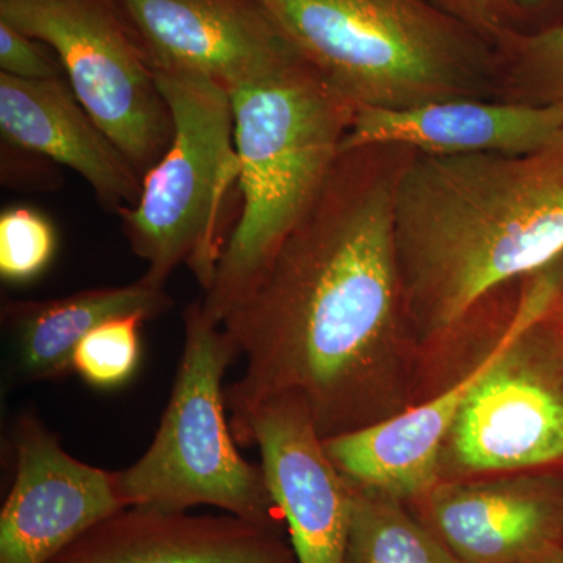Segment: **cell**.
<instances>
[{"mask_svg":"<svg viewBox=\"0 0 563 563\" xmlns=\"http://www.w3.org/2000/svg\"><path fill=\"white\" fill-rule=\"evenodd\" d=\"M152 73L187 74L229 91L298 52L251 0H114Z\"/></svg>","mask_w":563,"mask_h":563,"instance_id":"cell-11","label":"cell"},{"mask_svg":"<svg viewBox=\"0 0 563 563\" xmlns=\"http://www.w3.org/2000/svg\"><path fill=\"white\" fill-rule=\"evenodd\" d=\"M0 131L10 146L79 174L110 213L121 214L140 199L143 177L62 79L0 73Z\"/></svg>","mask_w":563,"mask_h":563,"instance_id":"cell-15","label":"cell"},{"mask_svg":"<svg viewBox=\"0 0 563 563\" xmlns=\"http://www.w3.org/2000/svg\"><path fill=\"white\" fill-rule=\"evenodd\" d=\"M36 41L0 21V73L24 80L62 79L60 60L52 58Z\"/></svg>","mask_w":563,"mask_h":563,"instance_id":"cell-21","label":"cell"},{"mask_svg":"<svg viewBox=\"0 0 563 563\" xmlns=\"http://www.w3.org/2000/svg\"><path fill=\"white\" fill-rule=\"evenodd\" d=\"M109 0H0V21L52 47L69 88L143 174L173 122L154 73Z\"/></svg>","mask_w":563,"mask_h":563,"instance_id":"cell-8","label":"cell"},{"mask_svg":"<svg viewBox=\"0 0 563 563\" xmlns=\"http://www.w3.org/2000/svg\"><path fill=\"white\" fill-rule=\"evenodd\" d=\"M233 439L257 444L296 563H344L351 487L312 418L295 399H268L232 418Z\"/></svg>","mask_w":563,"mask_h":563,"instance_id":"cell-9","label":"cell"},{"mask_svg":"<svg viewBox=\"0 0 563 563\" xmlns=\"http://www.w3.org/2000/svg\"><path fill=\"white\" fill-rule=\"evenodd\" d=\"M526 563H563V543L551 544Z\"/></svg>","mask_w":563,"mask_h":563,"instance_id":"cell-23","label":"cell"},{"mask_svg":"<svg viewBox=\"0 0 563 563\" xmlns=\"http://www.w3.org/2000/svg\"><path fill=\"white\" fill-rule=\"evenodd\" d=\"M242 210L202 309L221 325L328 184L357 107L301 55L231 91Z\"/></svg>","mask_w":563,"mask_h":563,"instance_id":"cell-3","label":"cell"},{"mask_svg":"<svg viewBox=\"0 0 563 563\" xmlns=\"http://www.w3.org/2000/svg\"><path fill=\"white\" fill-rule=\"evenodd\" d=\"M57 251L54 224L31 207H13L0 214V276L11 284L38 277Z\"/></svg>","mask_w":563,"mask_h":563,"instance_id":"cell-20","label":"cell"},{"mask_svg":"<svg viewBox=\"0 0 563 563\" xmlns=\"http://www.w3.org/2000/svg\"><path fill=\"white\" fill-rule=\"evenodd\" d=\"M49 563H296L287 533L235 515L131 506Z\"/></svg>","mask_w":563,"mask_h":563,"instance_id":"cell-13","label":"cell"},{"mask_svg":"<svg viewBox=\"0 0 563 563\" xmlns=\"http://www.w3.org/2000/svg\"><path fill=\"white\" fill-rule=\"evenodd\" d=\"M184 351L154 442L118 473L128 507L190 510L213 506L268 528L285 526L262 465L236 451L222 379L240 357L202 301L184 312Z\"/></svg>","mask_w":563,"mask_h":563,"instance_id":"cell-5","label":"cell"},{"mask_svg":"<svg viewBox=\"0 0 563 563\" xmlns=\"http://www.w3.org/2000/svg\"><path fill=\"white\" fill-rule=\"evenodd\" d=\"M16 470L0 512V563H49L128 507L118 473L77 461L32 413L14 428Z\"/></svg>","mask_w":563,"mask_h":563,"instance_id":"cell-10","label":"cell"},{"mask_svg":"<svg viewBox=\"0 0 563 563\" xmlns=\"http://www.w3.org/2000/svg\"><path fill=\"white\" fill-rule=\"evenodd\" d=\"M498 99L563 107V24L496 46Z\"/></svg>","mask_w":563,"mask_h":563,"instance_id":"cell-18","label":"cell"},{"mask_svg":"<svg viewBox=\"0 0 563 563\" xmlns=\"http://www.w3.org/2000/svg\"><path fill=\"white\" fill-rule=\"evenodd\" d=\"M543 0H512L514 7H533Z\"/></svg>","mask_w":563,"mask_h":563,"instance_id":"cell-25","label":"cell"},{"mask_svg":"<svg viewBox=\"0 0 563 563\" xmlns=\"http://www.w3.org/2000/svg\"><path fill=\"white\" fill-rule=\"evenodd\" d=\"M563 257L525 280L512 333L466 395L444 440L439 483L563 473Z\"/></svg>","mask_w":563,"mask_h":563,"instance_id":"cell-7","label":"cell"},{"mask_svg":"<svg viewBox=\"0 0 563 563\" xmlns=\"http://www.w3.org/2000/svg\"><path fill=\"white\" fill-rule=\"evenodd\" d=\"M357 109L498 98L495 47L429 0H251Z\"/></svg>","mask_w":563,"mask_h":563,"instance_id":"cell-4","label":"cell"},{"mask_svg":"<svg viewBox=\"0 0 563 563\" xmlns=\"http://www.w3.org/2000/svg\"><path fill=\"white\" fill-rule=\"evenodd\" d=\"M350 487L344 563H459L407 503L351 483Z\"/></svg>","mask_w":563,"mask_h":563,"instance_id":"cell-17","label":"cell"},{"mask_svg":"<svg viewBox=\"0 0 563 563\" xmlns=\"http://www.w3.org/2000/svg\"><path fill=\"white\" fill-rule=\"evenodd\" d=\"M448 16L461 22L490 46L499 43L512 31V0H429Z\"/></svg>","mask_w":563,"mask_h":563,"instance_id":"cell-22","label":"cell"},{"mask_svg":"<svg viewBox=\"0 0 563 563\" xmlns=\"http://www.w3.org/2000/svg\"><path fill=\"white\" fill-rule=\"evenodd\" d=\"M172 306L165 288L140 279L125 287L79 291L51 301H11L2 313L18 374L29 383H38L62 379L74 372V352L102 322L125 314L152 320Z\"/></svg>","mask_w":563,"mask_h":563,"instance_id":"cell-16","label":"cell"},{"mask_svg":"<svg viewBox=\"0 0 563 563\" xmlns=\"http://www.w3.org/2000/svg\"><path fill=\"white\" fill-rule=\"evenodd\" d=\"M412 152H342L312 209L221 322L246 362L225 390L231 420L287 396L329 440L420 402L422 354L395 244L396 187Z\"/></svg>","mask_w":563,"mask_h":563,"instance_id":"cell-1","label":"cell"},{"mask_svg":"<svg viewBox=\"0 0 563 563\" xmlns=\"http://www.w3.org/2000/svg\"><path fill=\"white\" fill-rule=\"evenodd\" d=\"M147 318L125 314L111 318L81 340L73 369L92 387L114 388L128 383L140 362V328Z\"/></svg>","mask_w":563,"mask_h":563,"instance_id":"cell-19","label":"cell"},{"mask_svg":"<svg viewBox=\"0 0 563 563\" xmlns=\"http://www.w3.org/2000/svg\"><path fill=\"white\" fill-rule=\"evenodd\" d=\"M553 312L555 318L562 322L563 325V276L561 284H559L558 295H555Z\"/></svg>","mask_w":563,"mask_h":563,"instance_id":"cell-24","label":"cell"},{"mask_svg":"<svg viewBox=\"0 0 563 563\" xmlns=\"http://www.w3.org/2000/svg\"><path fill=\"white\" fill-rule=\"evenodd\" d=\"M563 136V107L461 98L407 110L357 109L342 152L402 146L426 155H523Z\"/></svg>","mask_w":563,"mask_h":563,"instance_id":"cell-14","label":"cell"},{"mask_svg":"<svg viewBox=\"0 0 563 563\" xmlns=\"http://www.w3.org/2000/svg\"><path fill=\"white\" fill-rule=\"evenodd\" d=\"M407 506L459 563H526L563 543V473L443 481Z\"/></svg>","mask_w":563,"mask_h":563,"instance_id":"cell-12","label":"cell"},{"mask_svg":"<svg viewBox=\"0 0 563 563\" xmlns=\"http://www.w3.org/2000/svg\"><path fill=\"white\" fill-rule=\"evenodd\" d=\"M154 76L172 114V140L143 174L139 201L120 214L122 231L147 262L146 284L165 288L187 263L209 291L225 246L222 206L240 177L231 91L206 77Z\"/></svg>","mask_w":563,"mask_h":563,"instance_id":"cell-6","label":"cell"},{"mask_svg":"<svg viewBox=\"0 0 563 563\" xmlns=\"http://www.w3.org/2000/svg\"><path fill=\"white\" fill-rule=\"evenodd\" d=\"M395 244L424 379L477 306L563 257V136L523 155L412 152L396 187Z\"/></svg>","mask_w":563,"mask_h":563,"instance_id":"cell-2","label":"cell"}]
</instances>
